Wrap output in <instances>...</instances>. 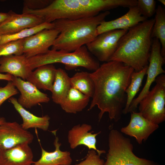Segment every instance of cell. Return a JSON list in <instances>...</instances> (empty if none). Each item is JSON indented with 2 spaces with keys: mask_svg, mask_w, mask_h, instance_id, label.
<instances>
[{
  "mask_svg": "<svg viewBox=\"0 0 165 165\" xmlns=\"http://www.w3.org/2000/svg\"><path fill=\"white\" fill-rule=\"evenodd\" d=\"M92 129L91 125L86 123L74 126L68 132V141L72 149L82 145L87 147L89 150H95L100 156L102 154L106 153L105 151L98 149L96 147V137L101 132L93 134V132H89Z\"/></svg>",
  "mask_w": 165,
  "mask_h": 165,
  "instance_id": "obj_14",
  "label": "cell"
},
{
  "mask_svg": "<svg viewBox=\"0 0 165 165\" xmlns=\"http://www.w3.org/2000/svg\"><path fill=\"white\" fill-rule=\"evenodd\" d=\"M18 93L17 89L12 81H8L3 87H0V107L6 100Z\"/></svg>",
  "mask_w": 165,
  "mask_h": 165,
  "instance_id": "obj_31",
  "label": "cell"
},
{
  "mask_svg": "<svg viewBox=\"0 0 165 165\" xmlns=\"http://www.w3.org/2000/svg\"><path fill=\"white\" fill-rule=\"evenodd\" d=\"M32 71L24 55H12L0 57V73L6 72L13 76L26 80Z\"/></svg>",
  "mask_w": 165,
  "mask_h": 165,
  "instance_id": "obj_17",
  "label": "cell"
},
{
  "mask_svg": "<svg viewBox=\"0 0 165 165\" xmlns=\"http://www.w3.org/2000/svg\"><path fill=\"white\" fill-rule=\"evenodd\" d=\"M155 13L151 37L152 39L156 38L159 40L161 45V54L165 58V9L159 5Z\"/></svg>",
  "mask_w": 165,
  "mask_h": 165,
  "instance_id": "obj_26",
  "label": "cell"
},
{
  "mask_svg": "<svg viewBox=\"0 0 165 165\" xmlns=\"http://www.w3.org/2000/svg\"><path fill=\"white\" fill-rule=\"evenodd\" d=\"M29 145L22 144L0 149V165H32L34 162L33 155Z\"/></svg>",
  "mask_w": 165,
  "mask_h": 165,
  "instance_id": "obj_16",
  "label": "cell"
},
{
  "mask_svg": "<svg viewBox=\"0 0 165 165\" xmlns=\"http://www.w3.org/2000/svg\"><path fill=\"white\" fill-rule=\"evenodd\" d=\"M12 81L20 93L17 100L18 103L24 108H30L41 103L48 102V95L42 92L30 82L13 76Z\"/></svg>",
  "mask_w": 165,
  "mask_h": 165,
  "instance_id": "obj_11",
  "label": "cell"
},
{
  "mask_svg": "<svg viewBox=\"0 0 165 165\" xmlns=\"http://www.w3.org/2000/svg\"><path fill=\"white\" fill-rule=\"evenodd\" d=\"M13 75L9 74H3L0 73V80H4L8 81H12Z\"/></svg>",
  "mask_w": 165,
  "mask_h": 165,
  "instance_id": "obj_34",
  "label": "cell"
},
{
  "mask_svg": "<svg viewBox=\"0 0 165 165\" xmlns=\"http://www.w3.org/2000/svg\"><path fill=\"white\" fill-rule=\"evenodd\" d=\"M124 0H54L45 7L29 10L30 13L51 23L60 19L75 20L95 16L101 11L124 7Z\"/></svg>",
  "mask_w": 165,
  "mask_h": 165,
  "instance_id": "obj_3",
  "label": "cell"
},
{
  "mask_svg": "<svg viewBox=\"0 0 165 165\" xmlns=\"http://www.w3.org/2000/svg\"><path fill=\"white\" fill-rule=\"evenodd\" d=\"M125 14L112 20L102 22L97 28V35L111 30H127L147 19L143 16L137 6L129 8Z\"/></svg>",
  "mask_w": 165,
  "mask_h": 165,
  "instance_id": "obj_15",
  "label": "cell"
},
{
  "mask_svg": "<svg viewBox=\"0 0 165 165\" xmlns=\"http://www.w3.org/2000/svg\"><path fill=\"white\" fill-rule=\"evenodd\" d=\"M121 155L123 165H157L152 161L140 158L133 152L130 140L121 134L120 135Z\"/></svg>",
  "mask_w": 165,
  "mask_h": 165,
  "instance_id": "obj_24",
  "label": "cell"
},
{
  "mask_svg": "<svg viewBox=\"0 0 165 165\" xmlns=\"http://www.w3.org/2000/svg\"><path fill=\"white\" fill-rule=\"evenodd\" d=\"M104 160L94 150H89L85 160L75 165H104Z\"/></svg>",
  "mask_w": 165,
  "mask_h": 165,
  "instance_id": "obj_32",
  "label": "cell"
},
{
  "mask_svg": "<svg viewBox=\"0 0 165 165\" xmlns=\"http://www.w3.org/2000/svg\"><path fill=\"white\" fill-rule=\"evenodd\" d=\"M55 135L53 142L55 149L52 152H48L42 147L41 156L37 161H34L32 165H71L72 159L69 151H61L60 147L61 145L59 139L56 135V131H53Z\"/></svg>",
  "mask_w": 165,
  "mask_h": 165,
  "instance_id": "obj_18",
  "label": "cell"
},
{
  "mask_svg": "<svg viewBox=\"0 0 165 165\" xmlns=\"http://www.w3.org/2000/svg\"><path fill=\"white\" fill-rule=\"evenodd\" d=\"M52 1L50 0H25L24 7L32 10L41 9L48 6Z\"/></svg>",
  "mask_w": 165,
  "mask_h": 165,
  "instance_id": "obj_33",
  "label": "cell"
},
{
  "mask_svg": "<svg viewBox=\"0 0 165 165\" xmlns=\"http://www.w3.org/2000/svg\"><path fill=\"white\" fill-rule=\"evenodd\" d=\"M56 68L52 64L39 67L32 71L26 80L39 89L51 91Z\"/></svg>",
  "mask_w": 165,
  "mask_h": 165,
  "instance_id": "obj_19",
  "label": "cell"
},
{
  "mask_svg": "<svg viewBox=\"0 0 165 165\" xmlns=\"http://www.w3.org/2000/svg\"><path fill=\"white\" fill-rule=\"evenodd\" d=\"M54 28L53 23L44 22L36 26L24 29L14 34L0 35V44L21 40L30 37L46 29Z\"/></svg>",
  "mask_w": 165,
  "mask_h": 165,
  "instance_id": "obj_28",
  "label": "cell"
},
{
  "mask_svg": "<svg viewBox=\"0 0 165 165\" xmlns=\"http://www.w3.org/2000/svg\"><path fill=\"white\" fill-rule=\"evenodd\" d=\"M9 15V12L8 13L0 12V24L7 18Z\"/></svg>",
  "mask_w": 165,
  "mask_h": 165,
  "instance_id": "obj_35",
  "label": "cell"
},
{
  "mask_svg": "<svg viewBox=\"0 0 165 165\" xmlns=\"http://www.w3.org/2000/svg\"><path fill=\"white\" fill-rule=\"evenodd\" d=\"M70 78L66 72L61 68L57 69L52 90L53 101L60 105L63 102L71 87Z\"/></svg>",
  "mask_w": 165,
  "mask_h": 165,
  "instance_id": "obj_22",
  "label": "cell"
},
{
  "mask_svg": "<svg viewBox=\"0 0 165 165\" xmlns=\"http://www.w3.org/2000/svg\"><path fill=\"white\" fill-rule=\"evenodd\" d=\"M131 113L130 119L127 126L122 127L121 132L135 138L139 144L146 141L154 131L159 127L144 117L139 112L133 111Z\"/></svg>",
  "mask_w": 165,
  "mask_h": 165,
  "instance_id": "obj_13",
  "label": "cell"
},
{
  "mask_svg": "<svg viewBox=\"0 0 165 165\" xmlns=\"http://www.w3.org/2000/svg\"><path fill=\"white\" fill-rule=\"evenodd\" d=\"M134 71L123 63L110 61L90 73L95 90L88 110L97 106L100 110L99 121L106 112L111 120L116 122L120 120L127 101L126 90Z\"/></svg>",
  "mask_w": 165,
  "mask_h": 165,
  "instance_id": "obj_1",
  "label": "cell"
},
{
  "mask_svg": "<svg viewBox=\"0 0 165 165\" xmlns=\"http://www.w3.org/2000/svg\"><path fill=\"white\" fill-rule=\"evenodd\" d=\"M156 5L154 0H138L137 6L141 15L147 19L155 13Z\"/></svg>",
  "mask_w": 165,
  "mask_h": 165,
  "instance_id": "obj_30",
  "label": "cell"
},
{
  "mask_svg": "<svg viewBox=\"0 0 165 165\" xmlns=\"http://www.w3.org/2000/svg\"><path fill=\"white\" fill-rule=\"evenodd\" d=\"M32 134L16 122H5L0 125V149H8L17 145L32 142Z\"/></svg>",
  "mask_w": 165,
  "mask_h": 165,
  "instance_id": "obj_10",
  "label": "cell"
},
{
  "mask_svg": "<svg viewBox=\"0 0 165 165\" xmlns=\"http://www.w3.org/2000/svg\"><path fill=\"white\" fill-rule=\"evenodd\" d=\"M28 62L32 70L42 65L55 63L64 64L68 70L81 67L94 72L100 66L98 61L89 52L86 45L71 52L49 50L45 53L28 58Z\"/></svg>",
  "mask_w": 165,
  "mask_h": 165,
  "instance_id": "obj_5",
  "label": "cell"
},
{
  "mask_svg": "<svg viewBox=\"0 0 165 165\" xmlns=\"http://www.w3.org/2000/svg\"><path fill=\"white\" fill-rule=\"evenodd\" d=\"M128 30H114L103 33L86 46L98 61H108L116 50L119 40Z\"/></svg>",
  "mask_w": 165,
  "mask_h": 165,
  "instance_id": "obj_8",
  "label": "cell"
},
{
  "mask_svg": "<svg viewBox=\"0 0 165 165\" xmlns=\"http://www.w3.org/2000/svg\"><path fill=\"white\" fill-rule=\"evenodd\" d=\"M159 2H160L161 4H163V5H165V0H158Z\"/></svg>",
  "mask_w": 165,
  "mask_h": 165,
  "instance_id": "obj_37",
  "label": "cell"
},
{
  "mask_svg": "<svg viewBox=\"0 0 165 165\" xmlns=\"http://www.w3.org/2000/svg\"><path fill=\"white\" fill-rule=\"evenodd\" d=\"M161 45L159 40L156 38H153L145 83L139 94L132 102L127 113L136 111L139 103L150 90L151 85L156 77L165 73L163 66L165 64V58L161 55Z\"/></svg>",
  "mask_w": 165,
  "mask_h": 165,
  "instance_id": "obj_7",
  "label": "cell"
},
{
  "mask_svg": "<svg viewBox=\"0 0 165 165\" xmlns=\"http://www.w3.org/2000/svg\"><path fill=\"white\" fill-rule=\"evenodd\" d=\"M121 133L116 129L110 130L108 135V152L104 165H123L120 142Z\"/></svg>",
  "mask_w": 165,
  "mask_h": 165,
  "instance_id": "obj_23",
  "label": "cell"
},
{
  "mask_svg": "<svg viewBox=\"0 0 165 165\" xmlns=\"http://www.w3.org/2000/svg\"><path fill=\"white\" fill-rule=\"evenodd\" d=\"M148 65L138 72L134 71L132 74L130 83L126 90L127 98L123 113H127L132 102L141 86L145 76L146 74Z\"/></svg>",
  "mask_w": 165,
  "mask_h": 165,
  "instance_id": "obj_27",
  "label": "cell"
},
{
  "mask_svg": "<svg viewBox=\"0 0 165 165\" xmlns=\"http://www.w3.org/2000/svg\"><path fill=\"white\" fill-rule=\"evenodd\" d=\"M9 100L21 117L23 122L21 125L24 129L27 130L31 128H38L45 131L48 130L50 119L48 115L36 116L20 105L16 98L11 97Z\"/></svg>",
  "mask_w": 165,
  "mask_h": 165,
  "instance_id": "obj_20",
  "label": "cell"
},
{
  "mask_svg": "<svg viewBox=\"0 0 165 165\" xmlns=\"http://www.w3.org/2000/svg\"><path fill=\"white\" fill-rule=\"evenodd\" d=\"M155 19H147L128 29L119 40L110 61L123 63L138 72L148 65Z\"/></svg>",
  "mask_w": 165,
  "mask_h": 165,
  "instance_id": "obj_2",
  "label": "cell"
},
{
  "mask_svg": "<svg viewBox=\"0 0 165 165\" xmlns=\"http://www.w3.org/2000/svg\"><path fill=\"white\" fill-rule=\"evenodd\" d=\"M6 122L5 119L3 117H0V125Z\"/></svg>",
  "mask_w": 165,
  "mask_h": 165,
  "instance_id": "obj_36",
  "label": "cell"
},
{
  "mask_svg": "<svg viewBox=\"0 0 165 165\" xmlns=\"http://www.w3.org/2000/svg\"><path fill=\"white\" fill-rule=\"evenodd\" d=\"M23 39L0 44V57L12 55L23 54Z\"/></svg>",
  "mask_w": 165,
  "mask_h": 165,
  "instance_id": "obj_29",
  "label": "cell"
},
{
  "mask_svg": "<svg viewBox=\"0 0 165 165\" xmlns=\"http://www.w3.org/2000/svg\"><path fill=\"white\" fill-rule=\"evenodd\" d=\"M90 98L78 90L71 87L60 106L66 112L76 114L82 111L86 107Z\"/></svg>",
  "mask_w": 165,
  "mask_h": 165,
  "instance_id": "obj_21",
  "label": "cell"
},
{
  "mask_svg": "<svg viewBox=\"0 0 165 165\" xmlns=\"http://www.w3.org/2000/svg\"><path fill=\"white\" fill-rule=\"evenodd\" d=\"M156 84L139 103V110L143 116L157 125L165 120V75L157 77Z\"/></svg>",
  "mask_w": 165,
  "mask_h": 165,
  "instance_id": "obj_6",
  "label": "cell"
},
{
  "mask_svg": "<svg viewBox=\"0 0 165 165\" xmlns=\"http://www.w3.org/2000/svg\"><path fill=\"white\" fill-rule=\"evenodd\" d=\"M71 86L90 98L94 94L95 87L90 73L86 72H77L70 78Z\"/></svg>",
  "mask_w": 165,
  "mask_h": 165,
  "instance_id": "obj_25",
  "label": "cell"
},
{
  "mask_svg": "<svg viewBox=\"0 0 165 165\" xmlns=\"http://www.w3.org/2000/svg\"><path fill=\"white\" fill-rule=\"evenodd\" d=\"M7 18L0 24V35L14 34L44 22L41 17L27 13L19 14L10 11Z\"/></svg>",
  "mask_w": 165,
  "mask_h": 165,
  "instance_id": "obj_12",
  "label": "cell"
},
{
  "mask_svg": "<svg viewBox=\"0 0 165 165\" xmlns=\"http://www.w3.org/2000/svg\"><path fill=\"white\" fill-rule=\"evenodd\" d=\"M59 34L54 28L46 29L23 39V54L29 58L46 53Z\"/></svg>",
  "mask_w": 165,
  "mask_h": 165,
  "instance_id": "obj_9",
  "label": "cell"
},
{
  "mask_svg": "<svg viewBox=\"0 0 165 165\" xmlns=\"http://www.w3.org/2000/svg\"><path fill=\"white\" fill-rule=\"evenodd\" d=\"M110 13H100L93 16L71 20L60 19L53 23L59 32L52 50L73 52L92 41L97 35V28Z\"/></svg>",
  "mask_w": 165,
  "mask_h": 165,
  "instance_id": "obj_4",
  "label": "cell"
}]
</instances>
